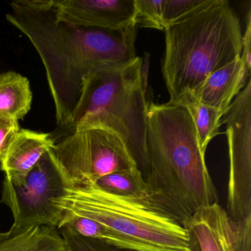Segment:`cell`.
<instances>
[{"label":"cell","mask_w":251,"mask_h":251,"mask_svg":"<svg viewBox=\"0 0 251 251\" xmlns=\"http://www.w3.org/2000/svg\"><path fill=\"white\" fill-rule=\"evenodd\" d=\"M183 226L200 251H251V216L235 221L219 203L201 208Z\"/></svg>","instance_id":"9c48e42d"},{"label":"cell","mask_w":251,"mask_h":251,"mask_svg":"<svg viewBox=\"0 0 251 251\" xmlns=\"http://www.w3.org/2000/svg\"><path fill=\"white\" fill-rule=\"evenodd\" d=\"M250 78L251 73L247 72L242 60L238 58L211 73L192 92L201 103L225 114Z\"/></svg>","instance_id":"8fae6325"},{"label":"cell","mask_w":251,"mask_h":251,"mask_svg":"<svg viewBox=\"0 0 251 251\" xmlns=\"http://www.w3.org/2000/svg\"><path fill=\"white\" fill-rule=\"evenodd\" d=\"M56 206L62 214L102 223L139 242L147 251H191L188 230L148 196H120L90 183L67 186Z\"/></svg>","instance_id":"5b68a950"},{"label":"cell","mask_w":251,"mask_h":251,"mask_svg":"<svg viewBox=\"0 0 251 251\" xmlns=\"http://www.w3.org/2000/svg\"><path fill=\"white\" fill-rule=\"evenodd\" d=\"M53 145L50 133L20 129L0 158L4 177L11 180L24 178Z\"/></svg>","instance_id":"7c38bea8"},{"label":"cell","mask_w":251,"mask_h":251,"mask_svg":"<svg viewBox=\"0 0 251 251\" xmlns=\"http://www.w3.org/2000/svg\"><path fill=\"white\" fill-rule=\"evenodd\" d=\"M248 73L251 69V8L246 16L245 34L242 35V51L240 56Z\"/></svg>","instance_id":"7402d4cb"},{"label":"cell","mask_w":251,"mask_h":251,"mask_svg":"<svg viewBox=\"0 0 251 251\" xmlns=\"http://www.w3.org/2000/svg\"><path fill=\"white\" fill-rule=\"evenodd\" d=\"M10 8L6 20L28 38L45 66L56 129L70 123L86 75L126 67L138 57L135 24L119 30L75 25L57 17L55 0H15Z\"/></svg>","instance_id":"6da1fadb"},{"label":"cell","mask_w":251,"mask_h":251,"mask_svg":"<svg viewBox=\"0 0 251 251\" xmlns=\"http://www.w3.org/2000/svg\"><path fill=\"white\" fill-rule=\"evenodd\" d=\"M220 123L229 148L227 214L235 221L251 216V78L235 97Z\"/></svg>","instance_id":"ba28073f"},{"label":"cell","mask_w":251,"mask_h":251,"mask_svg":"<svg viewBox=\"0 0 251 251\" xmlns=\"http://www.w3.org/2000/svg\"><path fill=\"white\" fill-rule=\"evenodd\" d=\"M177 104L189 111L196 128L201 151L205 153L209 142L220 133V121L224 114L201 103L194 96L192 91L183 94Z\"/></svg>","instance_id":"2e32d148"},{"label":"cell","mask_w":251,"mask_h":251,"mask_svg":"<svg viewBox=\"0 0 251 251\" xmlns=\"http://www.w3.org/2000/svg\"><path fill=\"white\" fill-rule=\"evenodd\" d=\"M0 251H70L57 227L34 226L25 229L11 227L0 232Z\"/></svg>","instance_id":"4fadbf2b"},{"label":"cell","mask_w":251,"mask_h":251,"mask_svg":"<svg viewBox=\"0 0 251 251\" xmlns=\"http://www.w3.org/2000/svg\"><path fill=\"white\" fill-rule=\"evenodd\" d=\"M142 59L118 68L92 72L83 80L81 95L70 123L50 133L54 143L77 130L101 128L117 135L127 147L145 180L148 103Z\"/></svg>","instance_id":"277c9868"},{"label":"cell","mask_w":251,"mask_h":251,"mask_svg":"<svg viewBox=\"0 0 251 251\" xmlns=\"http://www.w3.org/2000/svg\"><path fill=\"white\" fill-rule=\"evenodd\" d=\"M163 77L176 105L211 73L240 58V22L227 0H207L201 8L164 28Z\"/></svg>","instance_id":"3957f363"},{"label":"cell","mask_w":251,"mask_h":251,"mask_svg":"<svg viewBox=\"0 0 251 251\" xmlns=\"http://www.w3.org/2000/svg\"><path fill=\"white\" fill-rule=\"evenodd\" d=\"M32 99L27 77L15 72L0 74V117L23 119L31 108Z\"/></svg>","instance_id":"5bb4252c"},{"label":"cell","mask_w":251,"mask_h":251,"mask_svg":"<svg viewBox=\"0 0 251 251\" xmlns=\"http://www.w3.org/2000/svg\"><path fill=\"white\" fill-rule=\"evenodd\" d=\"M95 184L105 192L120 196H148L146 182L138 169L102 176Z\"/></svg>","instance_id":"e0dca14e"},{"label":"cell","mask_w":251,"mask_h":251,"mask_svg":"<svg viewBox=\"0 0 251 251\" xmlns=\"http://www.w3.org/2000/svg\"><path fill=\"white\" fill-rule=\"evenodd\" d=\"M68 182L51 149L21 180L4 177L1 202L11 209L14 217L12 228L25 229L34 226L58 228L62 210L57 200L64 196Z\"/></svg>","instance_id":"52a82bcc"},{"label":"cell","mask_w":251,"mask_h":251,"mask_svg":"<svg viewBox=\"0 0 251 251\" xmlns=\"http://www.w3.org/2000/svg\"><path fill=\"white\" fill-rule=\"evenodd\" d=\"M62 226L69 227L83 237L96 239L114 248L133 251H147L142 245L131 238L86 217L62 214L58 228Z\"/></svg>","instance_id":"9a60e30c"},{"label":"cell","mask_w":251,"mask_h":251,"mask_svg":"<svg viewBox=\"0 0 251 251\" xmlns=\"http://www.w3.org/2000/svg\"><path fill=\"white\" fill-rule=\"evenodd\" d=\"M20 130L19 120L0 117V158Z\"/></svg>","instance_id":"44dd1931"},{"label":"cell","mask_w":251,"mask_h":251,"mask_svg":"<svg viewBox=\"0 0 251 251\" xmlns=\"http://www.w3.org/2000/svg\"><path fill=\"white\" fill-rule=\"evenodd\" d=\"M57 17L75 25L119 30L135 24V0H55Z\"/></svg>","instance_id":"30bf717a"},{"label":"cell","mask_w":251,"mask_h":251,"mask_svg":"<svg viewBox=\"0 0 251 251\" xmlns=\"http://www.w3.org/2000/svg\"><path fill=\"white\" fill-rule=\"evenodd\" d=\"M164 0H135L134 23L138 28L146 27L164 30L163 8Z\"/></svg>","instance_id":"ac0fdd59"},{"label":"cell","mask_w":251,"mask_h":251,"mask_svg":"<svg viewBox=\"0 0 251 251\" xmlns=\"http://www.w3.org/2000/svg\"><path fill=\"white\" fill-rule=\"evenodd\" d=\"M58 230L65 239L70 251H133L114 248L96 239L83 237L66 226H62Z\"/></svg>","instance_id":"d6986e66"},{"label":"cell","mask_w":251,"mask_h":251,"mask_svg":"<svg viewBox=\"0 0 251 251\" xmlns=\"http://www.w3.org/2000/svg\"><path fill=\"white\" fill-rule=\"evenodd\" d=\"M206 2L207 0H164L163 8L164 28L192 14Z\"/></svg>","instance_id":"ffe728a7"},{"label":"cell","mask_w":251,"mask_h":251,"mask_svg":"<svg viewBox=\"0 0 251 251\" xmlns=\"http://www.w3.org/2000/svg\"><path fill=\"white\" fill-rule=\"evenodd\" d=\"M148 197L183 225L204 207L218 203L198 133L186 108L148 103Z\"/></svg>","instance_id":"7a4b0ae2"},{"label":"cell","mask_w":251,"mask_h":251,"mask_svg":"<svg viewBox=\"0 0 251 251\" xmlns=\"http://www.w3.org/2000/svg\"><path fill=\"white\" fill-rule=\"evenodd\" d=\"M50 149L72 187L95 183L111 173L138 169L124 142L104 129L75 130Z\"/></svg>","instance_id":"8992f818"}]
</instances>
